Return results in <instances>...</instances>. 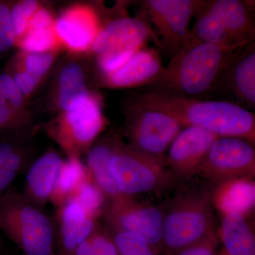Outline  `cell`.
<instances>
[{"label":"cell","mask_w":255,"mask_h":255,"mask_svg":"<svg viewBox=\"0 0 255 255\" xmlns=\"http://www.w3.org/2000/svg\"><path fill=\"white\" fill-rule=\"evenodd\" d=\"M173 116L183 127H194L219 137L244 139L255 145V114L221 100L187 98L147 90L136 99Z\"/></svg>","instance_id":"cell-1"},{"label":"cell","mask_w":255,"mask_h":255,"mask_svg":"<svg viewBox=\"0 0 255 255\" xmlns=\"http://www.w3.org/2000/svg\"><path fill=\"white\" fill-rule=\"evenodd\" d=\"M243 46L188 43L171 58L163 73L149 90L204 100L211 95L233 53Z\"/></svg>","instance_id":"cell-2"},{"label":"cell","mask_w":255,"mask_h":255,"mask_svg":"<svg viewBox=\"0 0 255 255\" xmlns=\"http://www.w3.org/2000/svg\"><path fill=\"white\" fill-rule=\"evenodd\" d=\"M212 189L209 183L191 181L179 184L173 195L160 206L163 214L162 255H174L217 233Z\"/></svg>","instance_id":"cell-3"},{"label":"cell","mask_w":255,"mask_h":255,"mask_svg":"<svg viewBox=\"0 0 255 255\" xmlns=\"http://www.w3.org/2000/svg\"><path fill=\"white\" fill-rule=\"evenodd\" d=\"M0 231L23 255H53L56 248L55 223L22 193L10 188L0 196Z\"/></svg>","instance_id":"cell-4"},{"label":"cell","mask_w":255,"mask_h":255,"mask_svg":"<svg viewBox=\"0 0 255 255\" xmlns=\"http://www.w3.org/2000/svg\"><path fill=\"white\" fill-rule=\"evenodd\" d=\"M194 17L188 43L245 46L255 41V21L244 1L201 0Z\"/></svg>","instance_id":"cell-5"},{"label":"cell","mask_w":255,"mask_h":255,"mask_svg":"<svg viewBox=\"0 0 255 255\" xmlns=\"http://www.w3.org/2000/svg\"><path fill=\"white\" fill-rule=\"evenodd\" d=\"M111 174L122 195L162 194L179 185L166 164L122 142L111 159Z\"/></svg>","instance_id":"cell-6"},{"label":"cell","mask_w":255,"mask_h":255,"mask_svg":"<svg viewBox=\"0 0 255 255\" xmlns=\"http://www.w3.org/2000/svg\"><path fill=\"white\" fill-rule=\"evenodd\" d=\"M183 128L173 116L135 100L128 112L124 133L132 148L166 164L169 145Z\"/></svg>","instance_id":"cell-7"},{"label":"cell","mask_w":255,"mask_h":255,"mask_svg":"<svg viewBox=\"0 0 255 255\" xmlns=\"http://www.w3.org/2000/svg\"><path fill=\"white\" fill-rule=\"evenodd\" d=\"M107 230L141 236L157 254L163 251V214L160 206L122 196L108 201L104 210Z\"/></svg>","instance_id":"cell-8"},{"label":"cell","mask_w":255,"mask_h":255,"mask_svg":"<svg viewBox=\"0 0 255 255\" xmlns=\"http://www.w3.org/2000/svg\"><path fill=\"white\" fill-rule=\"evenodd\" d=\"M201 0H145L143 13L153 25L159 41V53L171 58L187 45L190 22L195 16Z\"/></svg>","instance_id":"cell-9"},{"label":"cell","mask_w":255,"mask_h":255,"mask_svg":"<svg viewBox=\"0 0 255 255\" xmlns=\"http://www.w3.org/2000/svg\"><path fill=\"white\" fill-rule=\"evenodd\" d=\"M255 175V145L233 137H219L215 140L198 174L213 187Z\"/></svg>","instance_id":"cell-10"},{"label":"cell","mask_w":255,"mask_h":255,"mask_svg":"<svg viewBox=\"0 0 255 255\" xmlns=\"http://www.w3.org/2000/svg\"><path fill=\"white\" fill-rule=\"evenodd\" d=\"M105 127L100 100L90 95L85 103L65 112V119L52 135L68 152L69 157H79L82 150L90 148Z\"/></svg>","instance_id":"cell-11"},{"label":"cell","mask_w":255,"mask_h":255,"mask_svg":"<svg viewBox=\"0 0 255 255\" xmlns=\"http://www.w3.org/2000/svg\"><path fill=\"white\" fill-rule=\"evenodd\" d=\"M253 112L255 108V41L238 48L223 69L211 95Z\"/></svg>","instance_id":"cell-12"},{"label":"cell","mask_w":255,"mask_h":255,"mask_svg":"<svg viewBox=\"0 0 255 255\" xmlns=\"http://www.w3.org/2000/svg\"><path fill=\"white\" fill-rule=\"evenodd\" d=\"M218 137L199 128H183L169 145L165 157L166 165L179 184L191 182L198 176Z\"/></svg>","instance_id":"cell-13"},{"label":"cell","mask_w":255,"mask_h":255,"mask_svg":"<svg viewBox=\"0 0 255 255\" xmlns=\"http://www.w3.org/2000/svg\"><path fill=\"white\" fill-rule=\"evenodd\" d=\"M150 41L156 42L158 49V39L143 13V17H122L107 23L97 33L92 48L100 56L113 52L140 50Z\"/></svg>","instance_id":"cell-14"},{"label":"cell","mask_w":255,"mask_h":255,"mask_svg":"<svg viewBox=\"0 0 255 255\" xmlns=\"http://www.w3.org/2000/svg\"><path fill=\"white\" fill-rule=\"evenodd\" d=\"M97 220L90 217L74 199L58 209L56 248L59 255H73L78 247L98 227Z\"/></svg>","instance_id":"cell-15"},{"label":"cell","mask_w":255,"mask_h":255,"mask_svg":"<svg viewBox=\"0 0 255 255\" xmlns=\"http://www.w3.org/2000/svg\"><path fill=\"white\" fill-rule=\"evenodd\" d=\"M164 69L159 50L146 46L106 78L108 85L114 88L150 87L158 80Z\"/></svg>","instance_id":"cell-16"},{"label":"cell","mask_w":255,"mask_h":255,"mask_svg":"<svg viewBox=\"0 0 255 255\" xmlns=\"http://www.w3.org/2000/svg\"><path fill=\"white\" fill-rule=\"evenodd\" d=\"M63 163L54 151H48L38 157L28 169L23 196L43 209L53 194Z\"/></svg>","instance_id":"cell-17"},{"label":"cell","mask_w":255,"mask_h":255,"mask_svg":"<svg viewBox=\"0 0 255 255\" xmlns=\"http://www.w3.org/2000/svg\"><path fill=\"white\" fill-rule=\"evenodd\" d=\"M255 177L232 179L213 187L211 203L221 216L243 214L253 216L255 207Z\"/></svg>","instance_id":"cell-18"},{"label":"cell","mask_w":255,"mask_h":255,"mask_svg":"<svg viewBox=\"0 0 255 255\" xmlns=\"http://www.w3.org/2000/svg\"><path fill=\"white\" fill-rule=\"evenodd\" d=\"M217 235L223 255H255V232L253 216L228 214L221 216Z\"/></svg>","instance_id":"cell-19"},{"label":"cell","mask_w":255,"mask_h":255,"mask_svg":"<svg viewBox=\"0 0 255 255\" xmlns=\"http://www.w3.org/2000/svg\"><path fill=\"white\" fill-rule=\"evenodd\" d=\"M122 142L117 137H107L89 148L85 164L90 179L103 193L107 202L124 196L119 193L111 174V159Z\"/></svg>","instance_id":"cell-20"},{"label":"cell","mask_w":255,"mask_h":255,"mask_svg":"<svg viewBox=\"0 0 255 255\" xmlns=\"http://www.w3.org/2000/svg\"><path fill=\"white\" fill-rule=\"evenodd\" d=\"M55 34L74 50H85L92 46L98 31L92 14L84 9L65 13L56 21Z\"/></svg>","instance_id":"cell-21"},{"label":"cell","mask_w":255,"mask_h":255,"mask_svg":"<svg viewBox=\"0 0 255 255\" xmlns=\"http://www.w3.org/2000/svg\"><path fill=\"white\" fill-rule=\"evenodd\" d=\"M58 84V102L65 112L78 108L90 96L83 70L78 63H69L62 69Z\"/></svg>","instance_id":"cell-22"},{"label":"cell","mask_w":255,"mask_h":255,"mask_svg":"<svg viewBox=\"0 0 255 255\" xmlns=\"http://www.w3.org/2000/svg\"><path fill=\"white\" fill-rule=\"evenodd\" d=\"M23 95L12 77L7 73L0 74V130L13 131L23 127L20 110Z\"/></svg>","instance_id":"cell-23"},{"label":"cell","mask_w":255,"mask_h":255,"mask_svg":"<svg viewBox=\"0 0 255 255\" xmlns=\"http://www.w3.org/2000/svg\"><path fill=\"white\" fill-rule=\"evenodd\" d=\"M88 178L86 165L80 158L69 157L68 160L64 161L50 201L58 209L73 196L79 186Z\"/></svg>","instance_id":"cell-24"},{"label":"cell","mask_w":255,"mask_h":255,"mask_svg":"<svg viewBox=\"0 0 255 255\" xmlns=\"http://www.w3.org/2000/svg\"><path fill=\"white\" fill-rule=\"evenodd\" d=\"M70 199L76 201L89 216L97 220L101 215L103 214L107 204V199L103 193L90 179V176L88 179L79 186Z\"/></svg>","instance_id":"cell-25"},{"label":"cell","mask_w":255,"mask_h":255,"mask_svg":"<svg viewBox=\"0 0 255 255\" xmlns=\"http://www.w3.org/2000/svg\"><path fill=\"white\" fill-rule=\"evenodd\" d=\"M119 255H158L141 236L134 233L108 231Z\"/></svg>","instance_id":"cell-26"},{"label":"cell","mask_w":255,"mask_h":255,"mask_svg":"<svg viewBox=\"0 0 255 255\" xmlns=\"http://www.w3.org/2000/svg\"><path fill=\"white\" fill-rule=\"evenodd\" d=\"M73 255H119V253L110 233L98 226L78 247Z\"/></svg>","instance_id":"cell-27"},{"label":"cell","mask_w":255,"mask_h":255,"mask_svg":"<svg viewBox=\"0 0 255 255\" xmlns=\"http://www.w3.org/2000/svg\"><path fill=\"white\" fill-rule=\"evenodd\" d=\"M55 43L53 28L28 29L21 41V48L28 53L48 52Z\"/></svg>","instance_id":"cell-28"},{"label":"cell","mask_w":255,"mask_h":255,"mask_svg":"<svg viewBox=\"0 0 255 255\" xmlns=\"http://www.w3.org/2000/svg\"><path fill=\"white\" fill-rule=\"evenodd\" d=\"M38 10L35 0H24L11 9V17L16 38L22 36L27 31L30 20Z\"/></svg>","instance_id":"cell-29"},{"label":"cell","mask_w":255,"mask_h":255,"mask_svg":"<svg viewBox=\"0 0 255 255\" xmlns=\"http://www.w3.org/2000/svg\"><path fill=\"white\" fill-rule=\"evenodd\" d=\"M16 36L11 17V9L0 1V53H5L14 45Z\"/></svg>","instance_id":"cell-30"},{"label":"cell","mask_w":255,"mask_h":255,"mask_svg":"<svg viewBox=\"0 0 255 255\" xmlns=\"http://www.w3.org/2000/svg\"><path fill=\"white\" fill-rule=\"evenodd\" d=\"M137 50H123L100 55L98 66L100 71L106 78L110 76L125 65Z\"/></svg>","instance_id":"cell-31"},{"label":"cell","mask_w":255,"mask_h":255,"mask_svg":"<svg viewBox=\"0 0 255 255\" xmlns=\"http://www.w3.org/2000/svg\"><path fill=\"white\" fill-rule=\"evenodd\" d=\"M25 162L22 154L15 145L10 142H0V168L14 169L21 173Z\"/></svg>","instance_id":"cell-32"},{"label":"cell","mask_w":255,"mask_h":255,"mask_svg":"<svg viewBox=\"0 0 255 255\" xmlns=\"http://www.w3.org/2000/svg\"><path fill=\"white\" fill-rule=\"evenodd\" d=\"M53 60V55L49 52L28 53L25 60L26 71L41 79L50 70Z\"/></svg>","instance_id":"cell-33"},{"label":"cell","mask_w":255,"mask_h":255,"mask_svg":"<svg viewBox=\"0 0 255 255\" xmlns=\"http://www.w3.org/2000/svg\"><path fill=\"white\" fill-rule=\"evenodd\" d=\"M220 242L217 233L199 243L181 250L174 255H217Z\"/></svg>","instance_id":"cell-34"},{"label":"cell","mask_w":255,"mask_h":255,"mask_svg":"<svg viewBox=\"0 0 255 255\" xmlns=\"http://www.w3.org/2000/svg\"><path fill=\"white\" fill-rule=\"evenodd\" d=\"M12 78L23 95L31 94L41 80V78H37L26 70L15 74Z\"/></svg>","instance_id":"cell-35"},{"label":"cell","mask_w":255,"mask_h":255,"mask_svg":"<svg viewBox=\"0 0 255 255\" xmlns=\"http://www.w3.org/2000/svg\"><path fill=\"white\" fill-rule=\"evenodd\" d=\"M53 16L48 10L38 9L30 20L28 30L53 28Z\"/></svg>","instance_id":"cell-36"},{"label":"cell","mask_w":255,"mask_h":255,"mask_svg":"<svg viewBox=\"0 0 255 255\" xmlns=\"http://www.w3.org/2000/svg\"><path fill=\"white\" fill-rule=\"evenodd\" d=\"M20 174L14 169L0 168V196L11 188L13 182Z\"/></svg>","instance_id":"cell-37"},{"label":"cell","mask_w":255,"mask_h":255,"mask_svg":"<svg viewBox=\"0 0 255 255\" xmlns=\"http://www.w3.org/2000/svg\"><path fill=\"white\" fill-rule=\"evenodd\" d=\"M0 255H1V246H0Z\"/></svg>","instance_id":"cell-38"},{"label":"cell","mask_w":255,"mask_h":255,"mask_svg":"<svg viewBox=\"0 0 255 255\" xmlns=\"http://www.w3.org/2000/svg\"><path fill=\"white\" fill-rule=\"evenodd\" d=\"M223 255V254H221V253H220V252L219 251V253H218V255Z\"/></svg>","instance_id":"cell-39"},{"label":"cell","mask_w":255,"mask_h":255,"mask_svg":"<svg viewBox=\"0 0 255 255\" xmlns=\"http://www.w3.org/2000/svg\"><path fill=\"white\" fill-rule=\"evenodd\" d=\"M58 255V253H55V254H54V255Z\"/></svg>","instance_id":"cell-40"}]
</instances>
